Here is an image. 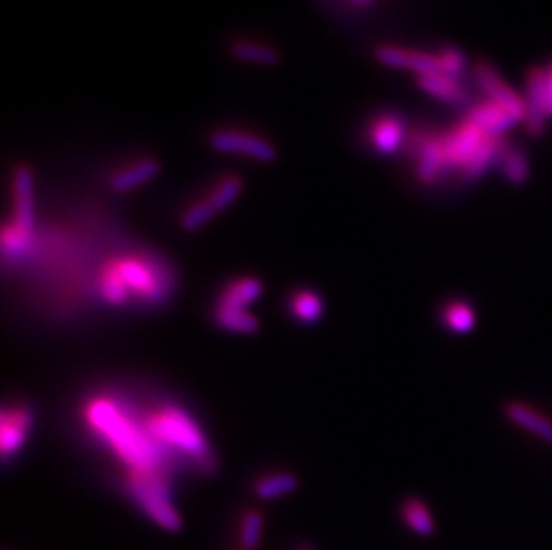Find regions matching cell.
Returning a JSON list of instances; mask_svg holds the SVG:
<instances>
[{
	"instance_id": "484cf974",
	"label": "cell",
	"mask_w": 552,
	"mask_h": 550,
	"mask_svg": "<svg viewBox=\"0 0 552 550\" xmlns=\"http://www.w3.org/2000/svg\"><path fill=\"white\" fill-rule=\"evenodd\" d=\"M217 215V211L211 208L208 200H197L184 209L183 215L179 217V225L186 233H193V231H199L204 225L210 224Z\"/></svg>"
},
{
	"instance_id": "cb8c5ba5",
	"label": "cell",
	"mask_w": 552,
	"mask_h": 550,
	"mask_svg": "<svg viewBox=\"0 0 552 550\" xmlns=\"http://www.w3.org/2000/svg\"><path fill=\"white\" fill-rule=\"evenodd\" d=\"M497 167L504 175V179L510 181L511 184H522L529 177V161H527L524 150L515 149V147H511L510 143L502 152Z\"/></svg>"
},
{
	"instance_id": "9c48e42d",
	"label": "cell",
	"mask_w": 552,
	"mask_h": 550,
	"mask_svg": "<svg viewBox=\"0 0 552 550\" xmlns=\"http://www.w3.org/2000/svg\"><path fill=\"white\" fill-rule=\"evenodd\" d=\"M9 224L34 234V174L29 165H18L13 174V217Z\"/></svg>"
},
{
	"instance_id": "83f0119b",
	"label": "cell",
	"mask_w": 552,
	"mask_h": 550,
	"mask_svg": "<svg viewBox=\"0 0 552 550\" xmlns=\"http://www.w3.org/2000/svg\"><path fill=\"white\" fill-rule=\"evenodd\" d=\"M440 65H442V74L449 75L456 81H461V77L465 75L467 70V58L460 49L454 47H444L438 52Z\"/></svg>"
},
{
	"instance_id": "277c9868",
	"label": "cell",
	"mask_w": 552,
	"mask_h": 550,
	"mask_svg": "<svg viewBox=\"0 0 552 550\" xmlns=\"http://www.w3.org/2000/svg\"><path fill=\"white\" fill-rule=\"evenodd\" d=\"M124 490L134 504L142 509L143 515L165 531L176 533L183 527L181 515L172 502V486L168 474L126 472Z\"/></svg>"
},
{
	"instance_id": "3957f363",
	"label": "cell",
	"mask_w": 552,
	"mask_h": 550,
	"mask_svg": "<svg viewBox=\"0 0 552 550\" xmlns=\"http://www.w3.org/2000/svg\"><path fill=\"white\" fill-rule=\"evenodd\" d=\"M143 420L156 442L167 450L192 459L201 470L211 472L215 458L210 442L197 420L186 409L165 402L143 413Z\"/></svg>"
},
{
	"instance_id": "4dcf8cb0",
	"label": "cell",
	"mask_w": 552,
	"mask_h": 550,
	"mask_svg": "<svg viewBox=\"0 0 552 550\" xmlns=\"http://www.w3.org/2000/svg\"><path fill=\"white\" fill-rule=\"evenodd\" d=\"M297 550H313V549H310V547H299V549Z\"/></svg>"
},
{
	"instance_id": "6da1fadb",
	"label": "cell",
	"mask_w": 552,
	"mask_h": 550,
	"mask_svg": "<svg viewBox=\"0 0 552 550\" xmlns=\"http://www.w3.org/2000/svg\"><path fill=\"white\" fill-rule=\"evenodd\" d=\"M84 424L134 474H168V452L149 433L140 409L95 395L84 402Z\"/></svg>"
},
{
	"instance_id": "f1b7e54d",
	"label": "cell",
	"mask_w": 552,
	"mask_h": 550,
	"mask_svg": "<svg viewBox=\"0 0 552 550\" xmlns=\"http://www.w3.org/2000/svg\"><path fill=\"white\" fill-rule=\"evenodd\" d=\"M547 90H549V104H551V115H552V63L547 68Z\"/></svg>"
},
{
	"instance_id": "7a4b0ae2",
	"label": "cell",
	"mask_w": 552,
	"mask_h": 550,
	"mask_svg": "<svg viewBox=\"0 0 552 550\" xmlns=\"http://www.w3.org/2000/svg\"><path fill=\"white\" fill-rule=\"evenodd\" d=\"M172 290L167 270L143 254H120L108 261L97 277L102 302L113 308L136 304H161Z\"/></svg>"
},
{
	"instance_id": "603a6c76",
	"label": "cell",
	"mask_w": 552,
	"mask_h": 550,
	"mask_svg": "<svg viewBox=\"0 0 552 550\" xmlns=\"http://www.w3.org/2000/svg\"><path fill=\"white\" fill-rule=\"evenodd\" d=\"M215 324L229 333L254 334L260 329V320L249 311H231V309H213Z\"/></svg>"
},
{
	"instance_id": "ffe728a7",
	"label": "cell",
	"mask_w": 552,
	"mask_h": 550,
	"mask_svg": "<svg viewBox=\"0 0 552 550\" xmlns=\"http://www.w3.org/2000/svg\"><path fill=\"white\" fill-rule=\"evenodd\" d=\"M33 238L34 234L24 233L6 222L0 234V249L4 261H17L27 256L29 250L33 249Z\"/></svg>"
},
{
	"instance_id": "8fae6325",
	"label": "cell",
	"mask_w": 552,
	"mask_h": 550,
	"mask_svg": "<svg viewBox=\"0 0 552 550\" xmlns=\"http://www.w3.org/2000/svg\"><path fill=\"white\" fill-rule=\"evenodd\" d=\"M406 124L397 113H381L368 125L370 147L381 156H392L406 143Z\"/></svg>"
},
{
	"instance_id": "30bf717a",
	"label": "cell",
	"mask_w": 552,
	"mask_h": 550,
	"mask_svg": "<svg viewBox=\"0 0 552 550\" xmlns=\"http://www.w3.org/2000/svg\"><path fill=\"white\" fill-rule=\"evenodd\" d=\"M526 118L524 124L529 134L538 136L544 131L545 117L551 115L549 90H547V70L533 68L526 81Z\"/></svg>"
},
{
	"instance_id": "4316f807",
	"label": "cell",
	"mask_w": 552,
	"mask_h": 550,
	"mask_svg": "<svg viewBox=\"0 0 552 550\" xmlns=\"http://www.w3.org/2000/svg\"><path fill=\"white\" fill-rule=\"evenodd\" d=\"M263 527H265V517L258 509H249L243 515L240 531H238L243 550H256L260 547Z\"/></svg>"
},
{
	"instance_id": "ba28073f",
	"label": "cell",
	"mask_w": 552,
	"mask_h": 550,
	"mask_svg": "<svg viewBox=\"0 0 552 550\" xmlns=\"http://www.w3.org/2000/svg\"><path fill=\"white\" fill-rule=\"evenodd\" d=\"M33 420V409L27 404L4 406L0 415V452L4 461L13 458L26 445Z\"/></svg>"
},
{
	"instance_id": "4fadbf2b",
	"label": "cell",
	"mask_w": 552,
	"mask_h": 550,
	"mask_svg": "<svg viewBox=\"0 0 552 550\" xmlns=\"http://www.w3.org/2000/svg\"><path fill=\"white\" fill-rule=\"evenodd\" d=\"M263 293V283L258 277H238L222 288L215 300L213 309H231V311H247L254 300Z\"/></svg>"
},
{
	"instance_id": "d4e9b609",
	"label": "cell",
	"mask_w": 552,
	"mask_h": 550,
	"mask_svg": "<svg viewBox=\"0 0 552 550\" xmlns=\"http://www.w3.org/2000/svg\"><path fill=\"white\" fill-rule=\"evenodd\" d=\"M243 192V181L238 175H226L215 183L206 200L217 213L229 208Z\"/></svg>"
},
{
	"instance_id": "5b68a950",
	"label": "cell",
	"mask_w": 552,
	"mask_h": 550,
	"mask_svg": "<svg viewBox=\"0 0 552 550\" xmlns=\"http://www.w3.org/2000/svg\"><path fill=\"white\" fill-rule=\"evenodd\" d=\"M488 138L490 134H486L474 122H470L469 118H463L451 131L440 133L449 175L460 174V177H463L472 159L476 158L477 152Z\"/></svg>"
},
{
	"instance_id": "5bb4252c",
	"label": "cell",
	"mask_w": 552,
	"mask_h": 550,
	"mask_svg": "<svg viewBox=\"0 0 552 550\" xmlns=\"http://www.w3.org/2000/svg\"><path fill=\"white\" fill-rule=\"evenodd\" d=\"M229 54L242 63L256 65V67H277L281 63L279 50L270 43L251 38H238L229 43Z\"/></svg>"
},
{
	"instance_id": "f546056e",
	"label": "cell",
	"mask_w": 552,
	"mask_h": 550,
	"mask_svg": "<svg viewBox=\"0 0 552 550\" xmlns=\"http://www.w3.org/2000/svg\"><path fill=\"white\" fill-rule=\"evenodd\" d=\"M345 2H349L352 6H368V4L374 2V0H345Z\"/></svg>"
},
{
	"instance_id": "8992f818",
	"label": "cell",
	"mask_w": 552,
	"mask_h": 550,
	"mask_svg": "<svg viewBox=\"0 0 552 550\" xmlns=\"http://www.w3.org/2000/svg\"><path fill=\"white\" fill-rule=\"evenodd\" d=\"M210 147L220 154H233L243 158L256 159L261 163H272L277 159V147L261 134L224 127L210 134Z\"/></svg>"
},
{
	"instance_id": "e0dca14e",
	"label": "cell",
	"mask_w": 552,
	"mask_h": 550,
	"mask_svg": "<svg viewBox=\"0 0 552 550\" xmlns=\"http://www.w3.org/2000/svg\"><path fill=\"white\" fill-rule=\"evenodd\" d=\"M506 417L527 433L535 434L536 438L552 445V420L540 411L522 402H511L506 406Z\"/></svg>"
},
{
	"instance_id": "d6986e66",
	"label": "cell",
	"mask_w": 552,
	"mask_h": 550,
	"mask_svg": "<svg viewBox=\"0 0 552 550\" xmlns=\"http://www.w3.org/2000/svg\"><path fill=\"white\" fill-rule=\"evenodd\" d=\"M299 488V481L290 472H276L260 477L254 483V495L261 500H274L286 497Z\"/></svg>"
},
{
	"instance_id": "ac0fdd59",
	"label": "cell",
	"mask_w": 552,
	"mask_h": 550,
	"mask_svg": "<svg viewBox=\"0 0 552 550\" xmlns=\"http://www.w3.org/2000/svg\"><path fill=\"white\" fill-rule=\"evenodd\" d=\"M290 313L301 324H317L324 315V300L315 290L301 288L290 295Z\"/></svg>"
},
{
	"instance_id": "9a60e30c",
	"label": "cell",
	"mask_w": 552,
	"mask_h": 550,
	"mask_svg": "<svg viewBox=\"0 0 552 550\" xmlns=\"http://www.w3.org/2000/svg\"><path fill=\"white\" fill-rule=\"evenodd\" d=\"M420 90L429 93L431 97L442 100L451 106H467L470 102V93L461 84V81L452 79L445 74H431L417 77Z\"/></svg>"
},
{
	"instance_id": "44dd1931",
	"label": "cell",
	"mask_w": 552,
	"mask_h": 550,
	"mask_svg": "<svg viewBox=\"0 0 552 550\" xmlns=\"http://www.w3.org/2000/svg\"><path fill=\"white\" fill-rule=\"evenodd\" d=\"M442 320L445 327L456 334H467L476 325V313L469 302L452 300L447 302L442 309Z\"/></svg>"
},
{
	"instance_id": "7402d4cb",
	"label": "cell",
	"mask_w": 552,
	"mask_h": 550,
	"mask_svg": "<svg viewBox=\"0 0 552 550\" xmlns=\"http://www.w3.org/2000/svg\"><path fill=\"white\" fill-rule=\"evenodd\" d=\"M402 518L413 533L419 536H431L435 533V518L420 499H408L401 508Z\"/></svg>"
},
{
	"instance_id": "7c38bea8",
	"label": "cell",
	"mask_w": 552,
	"mask_h": 550,
	"mask_svg": "<svg viewBox=\"0 0 552 550\" xmlns=\"http://www.w3.org/2000/svg\"><path fill=\"white\" fill-rule=\"evenodd\" d=\"M159 161L154 158H140L126 167L118 168L109 175V188L117 193H129L152 181L159 174Z\"/></svg>"
},
{
	"instance_id": "2e32d148",
	"label": "cell",
	"mask_w": 552,
	"mask_h": 550,
	"mask_svg": "<svg viewBox=\"0 0 552 550\" xmlns=\"http://www.w3.org/2000/svg\"><path fill=\"white\" fill-rule=\"evenodd\" d=\"M470 122H474L477 127H481L486 134L490 136H499L506 133L513 125L517 124V118L511 117L506 109L497 106L495 102H481L476 106H470L467 117Z\"/></svg>"
},
{
	"instance_id": "52a82bcc",
	"label": "cell",
	"mask_w": 552,
	"mask_h": 550,
	"mask_svg": "<svg viewBox=\"0 0 552 550\" xmlns=\"http://www.w3.org/2000/svg\"><path fill=\"white\" fill-rule=\"evenodd\" d=\"M474 81L490 102L506 109L511 117L517 118V122H524L526 100L502 81L501 75L497 74V70L488 61H477L474 65Z\"/></svg>"
}]
</instances>
